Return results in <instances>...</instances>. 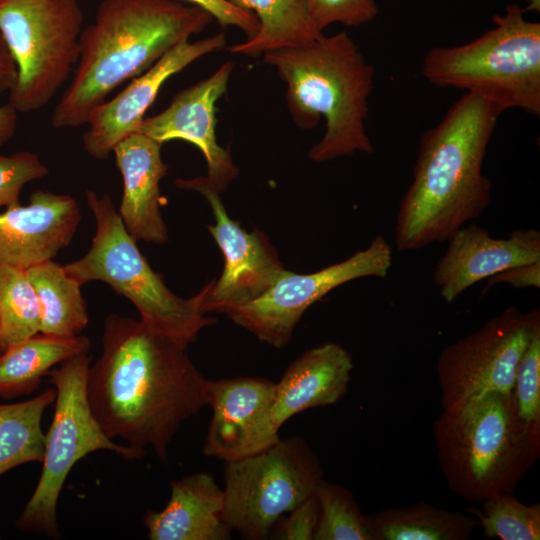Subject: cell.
Here are the masks:
<instances>
[{"mask_svg": "<svg viewBox=\"0 0 540 540\" xmlns=\"http://www.w3.org/2000/svg\"><path fill=\"white\" fill-rule=\"evenodd\" d=\"M102 347L87 378L92 413L107 436L167 463L182 423L208 405L210 380L186 346L141 319L108 315Z\"/></svg>", "mask_w": 540, "mask_h": 540, "instance_id": "1", "label": "cell"}, {"mask_svg": "<svg viewBox=\"0 0 540 540\" xmlns=\"http://www.w3.org/2000/svg\"><path fill=\"white\" fill-rule=\"evenodd\" d=\"M503 111L464 93L420 139L413 179L396 218L398 250L447 241L489 206L492 184L482 172L488 144Z\"/></svg>", "mask_w": 540, "mask_h": 540, "instance_id": "2", "label": "cell"}, {"mask_svg": "<svg viewBox=\"0 0 540 540\" xmlns=\"http://www.w3.org/2000/svg\"><path fill=\"white\" fill-rule=\"evenodd\" d=\"M204 9L178 0H102L80 35L72 78L55 106L53 127L86 124L108 95L156 63L212 20Z\"/></svg>", "mask_w": 540, "mask_h": 540, "instance_id": "3", "label": "cell"}, {"mask_svg": "<svg viewBox=\"0 0 540 540\" xmlns=\"http://www.w3.org/2000/svg\"><path fill=\"white\" fill-rule=\"evenodd\" d=\"M263 63L286 83L287 106L297 126L311 129L324 118V135L309 151L312 161L373 152L365 120L375 69L346 31L267 52Z\"/></svg>", "mask_w": 540, "mask_h": 540, "instance_id": "4", "label": "cell"}, {"mask_svg": "<svg viewBox=\"0 0 540 540\" xmlns=\"http://www.w3.org/2000/svg\"><path fill=\"white\" fill-rule=\"evenodd\" d=\"M432 430L449 489L468 501L513 494L540 456V425L520 416L513 391L442 409Z\"/></svg>", "mask_w": 540, "mask_h": 540, "instance_id": "5", "label": "cell"}, {"mask_svg": "<svg viewBox=\"0 0 540 540\" xmlns=\"http://www.w3.org/2000/svg\"><path fill=\"white\" fill-rule=\"evenodd\" d=\"M508 4L492 18L493 28L474 40L429 50L423 77L436 87L475 94L502 111L522 109L540 115V23Z\"/></svg>", "mask_w": 540, "mask_h": 540, "instance_id": "6", "label": "cell"}, {"mask_svg": "<svg viewBox=\"0 0 540 540\" xmlns=\"http://www.w3.org/2000/svg\"><path fill=\"white\" fill-rule=\"evenodd\" d=\"M96 231L84 256L64 265L79 284L107 283L138 310L140 319L184 346L194 342L216 319L202 309L204 287L191 298L173 293L155 272L124 227L109 195L86 191Z\"/></svg>", "mask_w": 540, "mask_h": 540, "instance_id": "7", "label": "cell"}, {"mask_svg": "<svg viewBox=\"0 0 540 540\" xmlns=\"http://www.w3.org/2000/svg\"><path fill=\"white\" fill-rule=\"evenodd\" d=\"M91 365L88 353L71 357L49 372L56 389L55 411L45 434L42 470L38 483L20 516L17 529L59 537L57 505L73 466L88 454L107 450L132 460L146 451L121 445L106 435L95 418L87 395Z\"/></svg>", "mask_w": 540, "mask_h": 540, "instance_id": "8", "label": "cell"}, {"mask_svg": "<svg viewBox=\"0 0 540 540\" xmlns=\"http://www.w3.org/2000/svg\"><path fill=\"white\" fill-rule=\"evenodd\" d=\"M84 14L77 0H0V33L14 60L8 103L41 109L73 73Z\"/></svg>", "mask_w": 540, "mask_h": 540, "instance_id": "9", "label": "cell"}, {"mask_svg": "<svg viewBox=\"0 0 540 540\" xmlns=\"http://www.w3.org/2000/svg\"><path fill=\"white\" fill-rule=\"evenodd\" d=\"M223 518L244 539L262 540L323 479L318 457L298 436L227 461Z\"/></svg>", "mask_w": 540, "mask_h": 540, "instance_id": "10", "label": "cell"}, {"mask_svg": "<svg viewBox=\"0 0 540 540\" xmlns=\"http://www.w3.org/2000/svg\"><path fill=\"white\" fill-rule=\"evenodd\" d=\"M538 326L539 309L509 307L447 345L436 365L442 409L494 391L512 392L518 362Z\"/></svg>", "mask_w": 540, "mask_h": 540, "instance_id": "11", "label": "cell"}, {"mask_svg": "<svg viewBox=\"0 0 540 540\" xmlns=\"http://www.w3.org/2000/svg\"><path fill=\"white\" fill-rule=\"evenodd\" d=\"M392 249L382 236L349 258L310 274L286 273L262 296L221 313L236 325L275 348L290 342L305 311L333 289L364 277L385 278L392 265Z\"/></svg>", "mask_w": 540, "mask_h": 540, "instance_id": "12", "label": "cell"}, {"mask_svg": "<svg viewBox=\"0 0 540 540\" xmlns=\"http://www.w3.org/2000/svg\"><path fill=\"white\" fill-rule=\"evenodd\" d=\"M179 189L200 193L209 203L215 219L208 230L224 256L218 280L204 286L205 314L252 301L266 293L287 271L267 235L257 229L248 232L232 220L218 193L204 176L177 179Z\"/></svg>", "mask_w": 540, "mask_h": 540, "instance_id": "13", "label": "cell"}, {"mask_svg": "<svg viewBox=\"0 0 540 540\" xmlns=\"http://www.w3.org/2000/svg\"><path fill=\"white\" fill-rule=\"evenodd\" d=\"M233 69L227 61L209 77L179 91L167 108L145 117L138 129L160 144L183 140L195 145L206 160L205 180L220 194L239 175L231 154L216 137V103L225 94Z\"/></svg>", "mask_w": 540, "mask_h": 540, "instance_id": "14", "label": "cell"}, {"mask_svg": "<svg viewBox=\"0 0 540 540\" xmlns=\"http://www.w3.org/2000/svg\"><path fill=\"white\" fill-rule=\"evenodd\" d=\"M225 44V35L219 33L196 42L184 41L167 52L115 97L106 99L91 112L83 134L85 151L97 160L108 158L120 141L138 132L146 111L171 76Z\"/></svg>", "mask_w": 540, "mask_h": 540, "instance_id": "15", "label": "cell"}, {"mask_svg": "<svg viewBox=\"0 0 540 540\" xmlns=\"http://www.w3.org/2000/svg\"><path fill=\"white\" fill-rule=\"evenodd\" d=\"M354 364L338 343L327 342L305 351L285 370L275 385V394L252 440L249 453L274 443L282 425L307 409L336 403L347 392Z\"/></svg>", "mask_w": 540, "mask_h": 540, "instance_id": "16", "label": "cell"}, {"mask_svg": "<svg viewBox=\"0 0 540 540\" xmlns=\"http://www.w3.org/2000/svg\"><path fill=\"white\" fill-rule=\"evenodd\" d=\"M80 220L73 197L40 189L27 205L6 207L0 213V268L27 270L52 260L71 243Z\"/></svg>", "mask_w": 540, "mask_h": 540, "instance_id": "17", "label": "cell"}, {"mask_svg": "<svg viewBox=\"0 0 540 540\" xmlns=\"http://www.w3.org/2000/svg\"><path fill=\"white\" fill-rule=\"evenodd\" d=\"M435 266L433 281L441 297L452 303L480 280L507 268L540 261V232L517 229L495 238L476 224L459 228Z\"/></svg>", "mask_w": 540, "mask_h": 540, "instance_id": "18", "label": "cell"}, {"mask_svg": "<svg viewBox=\"0 0 540 540\" xmlns=\"http://www.w3.org/2000/svg\"><path fill=\"white\" fill-rule=\"evenodd\" d=\"M162 144L135 132L113 149L123 181L119 215L136 241L163 244L168 229L161 215L160 181L168 166L161 157Z\"/></svg>", "mask_w": 540, "mask_h": 540, "instance_id": "19", "label": "cell"}, {"mask_svg": "<svg viewBox=\"0 0 540 540\" xmlns=\"http://www.w3.org/2000/svg\"><path fill=\"white\" fill-rule=\"evenodd\" d=\"M275 385L263 377L209 381L212 418L203 453L225 462L248 455L260 422L271 406Z\"/></svg>", "mask_w": 540, "mask_h": 540, "instance_id": "20", "label": "cell"}, {"mask_svg": "<svg viewBox=\"0 0 540 540\" xmlns=\"http://www.w3.org/2000/svg\"><path fill=\"white\" fill-rule=\"evenodd\" d=\"M223 512V489L209 473L197 472L172 481L165 508L148 511L143 524L151 540H227Z\"/></svg>", "mask_w": 540, "mask_h": 540, "instance_id": "21", "label": "cell"}, {"mask_svg": "<svg viewBox=\"0 0 540 540\" xmlns=\"http://www.w3.org/2000/svg\"><path fill=\"white\" fill-rule=\"evenodd\" d=\"M88 337L38 333L8 346L0 354V397L13 399L37 390L42 377L65 360L88 353Z\"/></svg>", "mask_w": 540, "mask_h": 540, "instance_id": "22", "label": "cell"}, {"mask_svg": "<svg viewBox=\"0 0 540 540\" xmlns=\"http://www.w3.org/2000/svg\"><path fill=\"white\" fill-rule=\"evenodd\" d=\"M255 15L257 33L229 50L250 57L308 45L324 34L315 25L306 0H226Z\"/></svg>", "mask_w": 540, "mask_h": 540, "instance_id": "23", "label": "cell"}, {"mask_svg": "<svg viewBox=\"0 0 540 540\" xmlns=\"http://www.w3.org/2000/svg\"><path fill=\"white\" fill-rule=\"evenodd\" d=\"M373 540H467L479 525L475 517L426 502L365 516Z\"/></svg>", "mask_w": 540, "mask_h": 540, "instance_id": "24", "label": "cell"}, {"mask_svg": "<svg viewBox=\"0 0 540 540\" xmlns=\"http://www.w3.org/2000/svg\"><path fill=\"white\" fill-rule=\"evenodd\" d=\"M41 307L40 333L73 337L80 335L88 324L86 302L79 284L53 260L26 270Z\"/></svg>", "mask_w": 540, "mask_h": 540, "instance_id": "25", "label": "cell"}, {"mask_svg": "<svg viewBox=\"0 0 540 540\" xmlns=\"http://www.w3.org/2000/svg\"><path fill=\"white\" fill-rule=\"evenodd\" d=\"M55 398L56 389L48 388L32 399L0 404V476L23 464L42 462V416Z\"/></svg>", "mask_w": 540, "mask_h": 540, "instance_id": "26", "label": "cell"}, {"mask_svg": "<svg viewBox=\"0 0 540 540\" xmlns=\"http://www.w3.org/2000/svg\"><path fill=\"white\" fill-rule=\"evenodd\" d=\"M41 307L26 270L0 268V345H10L40 333Z\"/></svg>", "mask_w": 540, "mask_h": 540, "instance_id": "27", "label": "cell"}, {"mask_svg": "<svg viewBox=\"0 0 540 540\" xmlns=\"http://www.w3.org/2000/svg\"><path fill=\"white\" fill-rule=\"evenodd\" d=\"M313 494L319 509L314 540H373L350 491L322 479Z\"/></svg>", "mask_w": 540, "mask_h": 540, "instance_id": "28", "label": "cell"}, {"mask_svg": "<svg viewBox=\"0 0 540 540\" xmlns=\"http://www.w3.org/2000/svg\"><path fill=\"white\" fill-rule=\"evenodd\" d=\"M480 509L469 507L488 538L539 540L540 505H526L513 494H500L481 501Z\"/></svg>", "mask_w": 540, "mask_h": 540, "instance_id": "29", "label": "cell"}, {"mask_svg": "<svg viewBox=\"0 0 540 540\" xmlns=\"http://www.w3.org/2000/svg\"><path fill=\"white\" fill-rule=\"evenodd\" d=\"M513 392L520 416L540 425V326L533 331L518 362Z\"/></svg>", "mask_w": 540, "mask_h": 540, "instance_id": "30", "label": "cell"}, {"mask_svg": "<svg viewBox=\"0 0 540 540\" xmlns=\"http://www.w3.org/2000/svg\"><path fill=\"white\" fill-rule=\"evenodd\" d=\"M48 173V168L30 151L0 155V207L20 204L24 185Z\"/></svg>", "mask_w": 540, "mask_h": 540, "instance_id": "31", "label": "cell"}, {"mask_svg": "<svg viewBox=\"0 0 540 540\" xmlns=\"http://www.w3.org/2000/svg\"><path fill=\"white\" fill-rule=\"evenodd\" d=\"M310 15L323 30L339 23L348 27H359L373 21L379 7L376 0H306Z\"/></svg>", "mask_w": 540, "mask_h": 540, "instance_id": "32", "label": "cell"}, {"mask_svg": "<svg viewBox=\"0 0 540 540\" xmlns=\"http://www.w3.org/2000/svg\"><path fill=\"white\" fill-rule=\"evenodd\" d=\"M288 514L280 527L277 538L314 540L319 519V509L314 494L300 502Z\"/></svg>", "mask_w": 540, "mask_h": 540, "instance_id": "33", "label": "cell"}, {"mask_svg": "<svg viewBox=\"0 0 540 540\" xmlns=\"http://www.w3.org/2000/svg\"><path fill=\"white\" fill-rule=\"evenodd\" d=\"M196 5L207 11L221 26L239 28L247 37L254 36L259 29V22L254 14L244 11L226 0H178Z\"/></svg>", "mask_w": 540, "mask_h": 540, "instance_id": "34", "label": "cell"}, {"mask_svg": "<svg viewBox=\"0 0 540 540\" xmlns=\"http://www.w3.org/2000/svg\"><path fill=\"white\" fill-rule=\"evenodd\" d=\"M500 283H507L517 289L539 288L540 261L513 266L488 277L485 289Z\"/></svg>", "mask_w": 540, "mask_h": 540, "instance_id": "35", "label": "cell"}, {"mask_svg": "<svg viewBox=\"0 0 540 540\" xmlns=\"http://www.w3.org/2000/svg\"><path fill=\"white\" fill-rule=\"evenodd\" d=\"M14 60L0 33V94L9 92L16 79Z\"/></svg>", "mask_w": 540, "mask_h": 540, "instance_id": "36", "label": "cell"}, {"mask_svg": "<svg viewBox=\"0 0 540 540\" xmlns=\"http://www.w3.org/2000/svg\"><path fill=\"white\" fill-rule=\"evenodd\" d=\"M18 111L10 104L0 106V147L14 136Z\"/></svg>", "mask_w": 540, "mask_h": 540, "instance_id": "37", "label": "cell"}, {"mask_svg": "<svg viewBox=\"0 0 540 540\" xmlns=\"http://www.w3.org/2000/svg\"><path fill=\"white\" fill-rule=\"evenodd\" d=\"M527 4H528V7L525 8V11L527 10H533V11H539V2L540 0H524Z\"/></svg>", "mask_w": 540, "mask_h": 540, "instance_id": "38", "label": "cell"}, {"mask_svg": "<svg viewBox=\"0 0 540 540\" xmlns=\"http://www.w3.org/2000/svg\"><path fill=\"white\" fill-rule=\"evenodd\" d=\"M2 352H3V349H2V347H1V345H0V354H1Z\"/></svg>", "mask_w": 540, "mask_h": 540, "instance_id": "39", "label": "cell"}]
</instances>
